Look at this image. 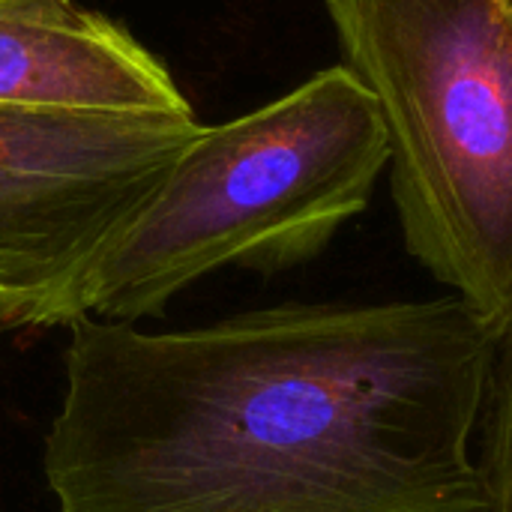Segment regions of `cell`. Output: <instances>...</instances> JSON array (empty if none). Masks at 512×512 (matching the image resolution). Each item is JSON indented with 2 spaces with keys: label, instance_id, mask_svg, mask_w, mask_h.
Instances as JSON below:
<instances>
[{
  "label": "cell",
  "instance_id": "7a4b0ae2",
  "mask_svg": "<svg viewBox=\"0 0 512 512\" xmlns=\"http://www.w3.org/2000/svg\"><path fill=\"white\" fill-rule=\"evenodd\" d=\"M384 171L378 105L342 63L249 114L201 126L99 255L84 315L138 324L222 267L303 264L369 207Z\"/></svg>",
  "mask_w": 512,
  "mask_h": 512
},
{
  "label": "cell",
  "instance_id": "277c9868",
  "mask_svg": "<svg viewBox=\"0 0 512 512\" xmlns=\"http://www.w3.org/2000/svg\"><path fill=\"white\" fill-rule=\"evenodd\" d=\"M198 129L195 117L0 108V333L84 315L99 255Z\"/></svg>",
  "mask_w": 512,
  "mask_h": 512
},
{
  "label": "cell",
  "instance_id": "3957f363",
  "mask_svg": "<svg viewBox=\"0 0 512 512\" xmlns=\"http://www.w3.org/2000/svg\"><path fill=\"white\" fill-rule=\"evenodd\" d=\"M387 132L405 249L498 324L512 303V0H324Z\"/></svg>",
  "mask_w": 512,
  "mask_h": 512
},
{
  "label": "cell",
  "instance_id": "5b68a950",
  "mask_svg": "<svg viewBox=\"0 0 512 512\" xmlns=\"http://www.w3.org/2000/svg\"><path fill=\"white\" fill-rule=\"evenodd\" d=\"M0 108L195 117L162 60L75 0H0Z\"/></svg>",
  "mask_w": 512,
  "mask_h": 512
},
{
  "label": "cell",
  "instance_id": "8992f818",
  "mask_svg": "<svg viewBox=\"0 0 512 512\" xmlns=\"http://www.w3.org/2000/svg\"><path fill=\"white\" fill-rule=\"evenodd\" d=\"M480 474L489 512H512V303L495 324L480 414Z\"/></svg>",
  "mask_w": 512,
  "mask_h": 512
},
{
  "label": "cell",
  "instance_id": "6da1fadb",
  "mask_svg": "<svg viewBox=\"0 0 512 512\" xmlns=\"http://www.w3.org/2000/svg\"><path fill=\"white\" fill-rule=\"evenodd\" d=\"M66 330L57 512H489L471 441L495 324L459 297Z\"/></svg>",
  "mask_w": 512,
  "mask_h": 512
}]
</instances>
